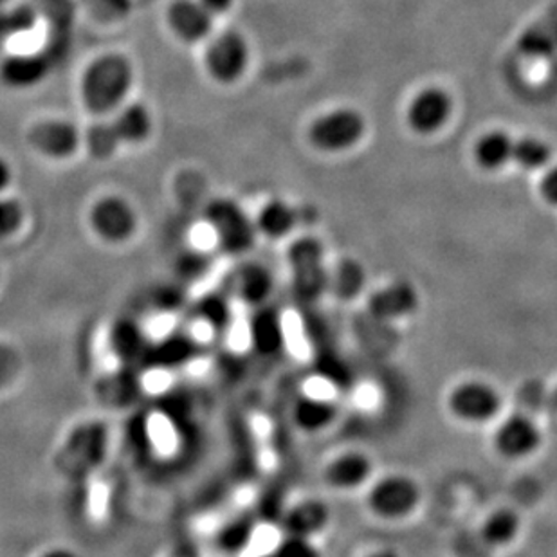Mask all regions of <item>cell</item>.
<instances>
[{"label": "cell", "mask_w": 557, "mask_h": 557, "mask_svg": "<svg viewBox=\"0 0 557 557\" xmlns=\"http://www.w3.org/2000/svg\"><path fill=\"white\" fill-rule=\"evenodd\" d=\"M287 265L290 269V289L298 304L312 307L329 295L331 269L326 268L325 246L320 238L309 235L296 238L287 249Z\"/></svg>", "instance_id": "obj_1"}, {"label": "cell", "mask_w": 557, "mask_h": 557, "mask_svg": "<svg viewBox=\"0 0 557 557\" xmlns=\"http://www.w3.org/2000/svg\"><path fill=\"white\" fill-rule=\"evenodd\" d=\"M446 411L463 426L482 428L495 424L504 416V395L485 379L469 377L447 389Z\"/></svg>", "instance_id": "obj_2"}, {"label": "cell", "mask_w": 557, "mask_h": 557, "mask_svg": "<svg viewBox=\"0 0 557 557\" xmlns=\"http://www.w3.org/2000/svg\"><path fill=\"white\" fill-rule=\"evenodd\" d=\"M132 78V65L120 54H106L95 60L82 79L85 107L96 114L116 109L131 90Z\"/></svg>", "instance_id": "obj_3"}, {"label": "cell", "mask_w": 557, "mask_h": 557, "mask_svg": "<svg viewBox=\"0 0 557 557\" xmlns=\"http://www.w3.org/2000/svg\"><path fill=\"white\" fill-rule=\"evenodd\" d=\"M421 504V484L406 473H388L373 479L364 495L370 515L386 523L408 520Z\"/></svg>", "instance_id": "obj_4"}, {"label": "cell", "mask_w": 557, "mask_h": 557, "mask_svg": "<svg viewBox=\"0 0 557 557\" xmlns=\"http://www.w3.org/2000/svg\"><path fill=\"white\" fill-rule=\"evenodd\" d=\"M491 446L505 462H523L542 449V428L523 411L502 416L491 433Z\"/></svg>", "instance_id": "obj_5"}, {"label": "cell", "mask_w": 557, "mask_h": 557, "mask_svg": "<svg viewBox=\"0 0 557 557\" xmlns=\"http://www.w3.org/2000/svg\"><path fill=\"white\" fill-rule=\"evenodd\" d=\"M206 221L216 246L232 255H243L257 240V226L246 211L230 199H216L206 208Z\"/></svg>", "instance_id": "obj_6"}, {"label": "cell", "mask_w": 557, "mask_h": 557, "mask_svg": "<svg viewBox=\"0 0 557 557\" xmlns=\"http://www.w3.org/2000/svg\"><path fill=\"white\" fill-rule=\"evenodd\" d=\"M364 132L367 122L361 112L337 109L312 122L309 126V141L321 152H345L363 139Z\"/></svg>", "instance_id": "obj_7"}, {"label": "cell", "mask_w": 557, "mask_h": 557, "mask_svg": "<svg viewBox=\"0 0 557 557\" xmlns=\"http://www.w3.org/2000/svg\"><path fill=\"white\" fill-rule=\"evenodd\" d=\"M373 458L361 449H345L329 458L321 471L326 487L337 493H354L369 487L373 480Z\"/></svg>", "instance_id": "obj_8"}, {"label": "cell", "mask_w": 557, "mask_h": 557, "mask_svg": "<svg viewBox=\"0 0 557 557\" xmlns=\"http://www.w3.org/2000/svg\"><path fill=\"white\" fill-rule=\"evenodd\" d=\"M342 416L336 399L315 392H301L290 405V422L301 435L315 436L329 432Z\"/></svg>", "instance_id": "obj_9"}, {"label": "cell", "mask_w": 557, "mask_h": 557, "mask_svg": "<svg viewBox=\"0 0 557 557\" xmlns=\"http://www.w3.org/2000/svg\"><path fill=\"white\" fill-rule=\"evenodd\" d=\"M249 48L243 35L226 32L210 44L206 51V67L211 76L222 84H232L243 76L248 67Z\"/></svg>", "instance_id": "obj_10"}, {"label": "cell", "mask_w": 557, "mask_h": 557, "mask_svg": "<svg viewBox=\"0 0 557 557\" xmlns=\"http://www.w3.org/2000/svg\"><path fill=\"white\" fill-rule=\"evenodd\" d=\"M453 100L441 87H426L413 96L406 109V122L419 136H432L451 117Z\"/></svg>", "instance_id": "obj_11"}, {"label": "cell", "mask_w": 557, "mask_h": 557, "mask_svg": "<svg viewBox=\"0 0 557 557\" xmlns=\"http://www.w3.org/2000/svg\"><path fill=\"white\" fill-rule=\"evenodd\" d=\"M367 309L379 321L394 323L406 320L419 309V293L410 282L395 280L370 293Z\"/></svg>", "instance_id": "obj_12"}, {"label": "cell", "mask_w": 557, "mask_h": 557, "mask_svg": "<svg viewBox=\"0 0 557 557\" xmlns=\"http://www.w3.org/2000/svg\"><path fill=\"white\" fill-rule=\"evenodd\" d=\"M246 336L249 347L263 358L278 356L287 345L284 315L276 307H258L248 320Z\"/></svg>", "instance_id": "obj_13"}, {"label": "cell", "mask_w": 557, "mask_h": 557, "mask_svg": "<svg viewBox=\"0 0 557 557\" xmlns=\"http://www.w3.org/2000/svg\"><path fill=\"white\" fill-rule=\"evenodd\" d=\"M331 507L320 498H301L293 505H287L280 516V523L284 534L290 536L314 537L320 536L331 525Z\"/></svg>", "instance_id": "obj_14"}, {"label": "cell", "mask_w": 557, "mask_h": 557, "mask_svg": "<svg viewBox=\"0 0 557 557\" xmlns=\"http://www.w3.org/2000/svg\"><path fill=\"white\" fill-rule=\"evenodd\" d=\"M90 224L107 240H123L136 230V215L131 205L120 197H106L90 211Z\"/></svg>", "instance_id": "obj_15"}, {"label": "cell", "mask_w": 557, "mask_h": 557, "mask_svg": "<svg viewBox=\"0 0 557 557\" xmlns=\"http://www.w3.org/2000/svg\"><path fill=\"white\" fill-rule=\"evenodd\" d=\"M27 141L44 156L63 159L69 158L78 148L79 134L71 123L51 120L33 126L32 131L27 132Z\"/></svg>", "instance_id": "obj_16"}, {"label": "cell", "mask_w": 557, "mask_h": 557, "mask_svg": "<svg viewBox=\"0 0 557 557\" xmlns=\"http://www.w3.org/2000/svg\"><path fill=\"white\" fill-rule=\"evenodd\" d=\"M170 27L186 42H199L208 37L213 16L199 0H175L169 10Z\"/></svg>", "instance_id": "obj_17"}, {"label": "cell", "mask_w": 557, "mask_h": 557, "mask_svg": "<svg viewBox=\"0 0 557 557\" xmlns=\"http://www.w3.org/2000/svg\"><path fill=\"white\" fill-rule=\"evenodd\" d=\"M523 521L512 507H498L491 510L480 523V537L491 548H507L518 542Z\"/></svg>", "instance_id": "obj_18"}, {"label": "cell", "mask_w": 557, "mask_h": 557, "mask_svg": "<svg viewBox=\"0 0 557 557\" xmlns=\"http://www.w3.org/2000/svg\"><path fill=\"white\" fill-rule=\"evenodd\" d=\"M273 290L274 278L268 268H263L260 263H248V265L238 269V300L246 304V306L252 307V309L268 306Z\"/></svg>", "instance_id": "obj_19"}, {"label": "cell", "mask_w": 557, "mask_h": 557, "mask_svg": "<svg viewBox=\"0 0 557 557\" xmlns=\"http://www.w3.org/2000/svg\"><path fill=\"white\" fill-rule=\"evenodd\" d=\"M48 71L49 63L42 54H15L4 60L0 76L10 87L26 89L44 79Z\"/></svg>", "instance_id": "obj_20"}, {"label": "cell", "mask_w": 557, "mask_h": 557, "mask_svg": "<svg viewBox=\"0 0 557 557\" xmlns=\"http://www.w3.org/2000/svg\"><path fill=\"white\" fill-rule=\"evenodd\" d=\"M296 221L298 216L293 206L287 205L285 200L273 199L260 210L255 226L263 237L280 240V238L289 237L295 230Z\"/></svg>", "instance_id": "obj_21"}, {"label": "cell", "mask_w": 557, "mask_h": 557, "mask_svg": "<svg viewBox=\"0 0 557 557\" xmlns=\"http://www.w3.org/2000/svg\"><path fill=\"white\" fill-rule=\"evenodd\" d=\"M515 139L507 132H487L474 145V159L484 170L496 172L512 161Z\"/></svg>", "instance_id": "obj_22"}, {"label": "cell", "mask_w": 557, "mask_h": 557, "mask_svg": "<svg viewBox=\"0 0 557 557\" xmlns=\"http://www.w3.org/2000/svg\"><path fill=\"white\" fill-rule=\"evenodd\" d=\"M112 125L116 128L122 143H141L152 132V117L147 107L134 103L123 109Z\"/></svg>", "instance_id": "obj_23"}, {"label": "cell", "mask_w": 557, "mask_h": 557, "mask_svg": "<svg viewBox=\"0 0 557 557\" xmlns=\"http://www.w3.org/2000/svg\"><path fill=\"white\" fill-rule=\"evenodd\" d=\"M364 285V269L356 260H343L336 268L331 269L329 276V293L342 298L343 300H352L354 296L359 295Z\"/></svg>", "instance_id": "obj_24"}, {"label": "cell", "mask_w": 557, "mask_h": 557, "mask_svg": "<svg viewBox=\"0 0 557 557\" xmlns=\"http://www.w3.org/2000/svg\"><path fill=\"white\" fill-rule=\"evenodd\" d=\"M512 161L527 172H536L550 164L553 148L547 141L537 137H521L515 141Z\"/></svg>", "instance_id": "obj_25"}, {"label": "cell", "mask_w": 557, "mask_h": 557, "mask_svg": "<svg viewBox=\"0 0 557 557\" xmlns=\"http://www.w3.org/2000/svg\"><path fill=\"white\" fill-rule=\"evenodd\" d=\"M120 136L112 123H98L87 132V148L95 159H109L120 147Z\"/></svg>", "instance_id": "obj_26"}, {"label": "cell", "mask_w": 557, "mask_h": 557, "mask_svg": "<svg viewBox=\"0 0 557 557\" xmlns=\"http://www.w3.org/2000/svg\"><path fill=\"white\" fill-rule=\"evenodd\" d=\"M271 557H323L320 548L315 547L314 540L309 537L290 536L284 534L276 543Z\"/></svg>", "instance_id": "obj_27"}, {"label": "cell", "mask_w": 557, "mask_h": 557, "mask_svg": "<svg viewBox=\"0 0 557 557\" xmlns=\"http://www.w3.org/2000/svg\"><path fill=\"white\" fill-rule=\"evenodd\" d=\"M90 15L101 22H117L128 15L132 0H84Z\"/></svg>", "instance_id": "obj_28"}, {"label": "cell", "mask_w": 557, "mask_h": 557, "mask_svg": "<svg viewBox=\"0 0 557 557\" xmlns=\"http://www.w3.org/2000/svg\"><path fill=\"white\" fill-rule=\"evenodd\" d=\"M22 208L16 200L0 199V237H8L21 226Z\"/></svg>", "instance_id": "obj_29"}, {"label": "cell", "mask_w": 557, "mask_h": 557, "mask_svg": "<svg viewBox=\"0 0 557 557\" xmlns=\"http://www.w3.org/2000/svg\"><path fill=\"white\" fill-rule=\"evenodd\" d=\"M540 194H542V199L547 205L557 208V164L553 169H548L543 175L542 183H540Z\"/></svg>", "instance_id": "obj_30"}, {"label": "cell", "mask_w": 557, "mask_h": 557, "mask_svg": "<svg viewBox=\"0 0 557 557\" xmlns=\"http://www.w3.org/2000/svg\"><path fill=\"white\" fill-rule=\"evenodd\" d=\"M200 4L205 5V10L211 16L222 15L226 13L233 5V0H199Z\"/></svg>", "instance_id": "obj_31"}, {"label": "cell", "mask_w": 557, "mask_h": 557, "mask_svg": "<svg viewBox=\"0 0 557 557\" xmlns=\"http://www.w3.org/2000/svg\"><path fill=\"white\" fill-rule=\"evenodd\" d=\"M11 181V170L5 163L4 159H0V191H4L10 185Z\"/></svg>", "instance_id": "obj_32"}, {"label": "cell", "mask_w": 557, "mask_h": 557, "mask_svg": "<svg viewBox=\"0 0 557 557\" xmlns=\"http://www.w3.org/2000/svg\"><path fill=\"white\" fill-rule=\"evenodd\" d=\"M364 557H400V554L395 548L381 547L375 548L372 553L367 554Z\"/></svg>", "instance_id": "obj_33"}, {"label": "cell", "mask_w": 557, "mask_h": 557, "mask_svg": "<svg viewBox=\"0 0 557 557\" xmlns=\"http://www.w3.org/2000/svg\"><path fill=\"white\" fill-rule=\"evenodd\" d=\"M550 406H553L554 411H557V384L554 386L553 394H550Z\"/></svg>", "instance_id": "obj_34"}, {"label": "cell", "mask_w": 557, "mask_h": 557, "mask_svg": "<svg viewBox=\"0 0 557 557\" xmlns=\"http://www.w3.org/2000/svg\"><path fill=\"white\" fill-rule=\"evenodd\" d=\"M5 0H0V5L4 4Z\"/></svg>", "instance_id": "obj_35"}]
</instances>
